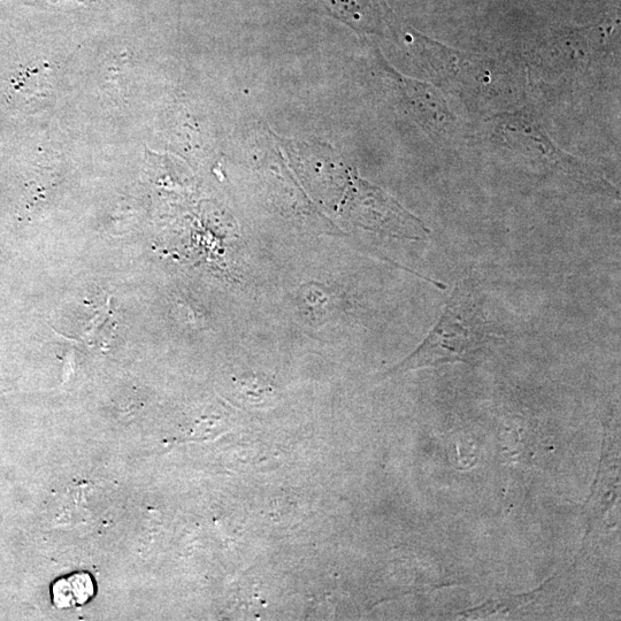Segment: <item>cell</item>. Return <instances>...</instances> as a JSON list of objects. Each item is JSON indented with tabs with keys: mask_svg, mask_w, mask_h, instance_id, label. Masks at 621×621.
<instances>
[{
	"mask_svg": "<svg viewBox=\"0 0 621 621\" xmlns=\"http://www.w3.org/2000/svg\"><path fill=\"white\" fill-rule=\"evenodd\" d=\"M535 595H523V596H512L510 598H503V600H493L487 602V604L482 605V607L478 609H474L471 611H467L463 613V616H474V617H482V616H490L495 615L498 612L509 613L512 610L521 607L528 602L533 600V596Z\"/></svg>",
	"mask_w": 621,
	"mask_h": 621,
	"instance_id": "cell-5",
	"label": "cell"
},
{
	"mask_svg": "<svg viewBox=\"0 0 621 621\" xmlns=\"http://www.w3.org/2000/svg\"><path fill=\"white\" fill-rule=\"evenodd\" d=\"M492 339L481 305L469 287H458L431 334L386 375L423 367L473 362Z\"/></svg>",
	"mask_w": 621,
	"mask_h": 621,
	"instance_id": "cell-1",
	"label": "cell"
},
{
	"mask_svg": "<svg viewBox=\"0 0 621 621\" xmlns=\"http://www.w3.org/2000/svg\"><path fill=\"white\" fill-rule=\"evenodd\" d=\"M52 602L60 610L82 607L96 595L94 578L88 572H74L58 578L51 586Z\"/></svg>",
	"mask_w": 621,
	"mask_h": 621,
	"instance_id": "cell-4",
	"label": "cell"
},
{
	"mask_svg": "<svg viewBox=\"0 0 621 621\" xmlns=\"http://www.w3.org/2000/svg\"><path fill=\"white\" fill-rule=\"evenodd\" d=\"M429 67L441 86L469 103H489L506 88V72L494 59L447 48L421 37Z\"/></svg>",
	"mask_w": 621,
	"mask_h": 621,
	"instance_id": "cell-2",
	"label": "cell"
},
{
	"mask_svg": "<svg viewBox=\"0 0 621 621\" xmlns=\"http://www.w3.org/2000/svg\"><path fill=\"white\" fill-rule=\"evenodd\" d=\"M496 125L495 134H498L506 147L513 150L534 151L535 156L544 159L548 166L586 186L603 190L612 189L592 166L558 150L546 133L523 115L504 114L497 119ZM527 153L531 155L533 152Z\"/></svg>",
	"mask_w": 621,
	"mask_h": 621,
	"instance_id": "cell-3",
	"label": "cell"
}]
</instances>
